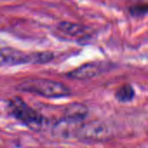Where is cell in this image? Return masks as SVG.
Returning <instances> with one entry per match:
<instances>
[{
    "label": "cell",
    "mask_w": 148,
    "mask_h": 148,
    "mask_svg": "<svg viewBox=\"0 0 148 148\" xmlns=\"http://www.w3.org/2000/svg\"><path fill=\"white\" fill-rule=\"evenodd\" d=\"M89 113L88 107L82 103L73 102L64 110V119L73 123H83Z\"/></svg>",
    "instance_id": "8992f818"
},
{
    "label": "cell",
    "mask_w": 148,
    "mask_h": 148,
    "mask_svg": "<svg viewBox=\"0 0 148 148\" xmlns=\"http://www.w3.org/2000/svg\"><path fill=\"white\" fill-rule=\"evenodd\" d=\"M54 54L51 51L25 52L9 45L0 44V65L42 64L52 61Z\"/></svg>",
    "instance_id": "7a4b0ae2"
},
{
    "label": "cell",
    "mask_w": 148,
    "mask_h": 148,
    "mask_svg": "<svg viewBox=\"0 0 148 148\" xmlns=\"http://www.w3.org/2000/svg\"><path fill=\"white\" fill-rule=\"evenodd\" d=\"M129 14L133 18H143L148 15V3H138L128 8Z\"/></svg>",
    "instance_id": "30bf717a"
},
{
    "label": "cell",
    "mask_w": 148,
    "mask_h": 148,
    "mask_svg": "<svg viewBox=\"0 0 148 148\" xmlns=\"http://www.w3.org/2000/svg\"><path fill=\"white\" fill-rule=\"evenodd\" d=\"M17 89L24 92L49 99L68 97L71 94V90L64 84L45 79H26L18 85Z\"/></svg>",
    "instance_id": "6da1fadb"
},
{
    "label": "cell",
    "mask_w": 148,
    "mask_h": 148,
    "mask_svg": "<svg viewBox=\"0 0 148 148\" xmlns=\"http://www.w3.org/2000/svg\"><path fill=\"white\" fill-rule=\"evenodd\" d=\"M80 124L62 119L53 126V135L59 138H75L77 129Z\"/></svg>",
    "instance_id": "52a82bcc"
},
{
    "label": "cell",
    "mask_w": 148,
    "mask_h": 148,
    "mask_svg": "<svg viewBox=\"0 0 148 148\" xmlns=\"http://www.w3.org/2000/svg\"><path fill=\"white\" fill-rule=\"evenodd\" d=\"M7 108L9 113L13 118L30 129L38 131L46 125V119L45 117L19 97L10 99Z\"/></svg>",
    "instance_id": "3957f363"
},
{
    "label": "cell",
    "mask_w": 148,
    "mask_h": 148,
    "mask_svg": "<svg viewBox=\"0 0 148 148\" xmlns=\"http://www.w3.org/2000/svg\"><path fill=\"white\" fill-rule=\"evenodd\" d=\"M58 29L62 33L71 37H79L86 32V28L81 25L68 21L60 22L58 25Z\"/></svg>",
    "instance_id": "ba28073f"
},
{
    "label": "cell",
    "mask_w": 148,
    "mask_h": 148,
    "mask_svg": "<svg viewBox=\"0 0 148 148\" xmlns=\"http://www.w3.org/2000/svg\"><path fill=\"white\" fill-rule=\"evenodd\" d=\"M135 97V90L131 85H124L120 86L115 92L116 99L120 103H128Z\"/></svg>",
    "instance_id": "9c48e42d"
},
{
    "label": "cell",
    "mask_w": 148,
    "mask_h": 148,
    "mask_svg": "<svg viewBox=\"0 0 148 148\" xmlns=\"http://www.w3.org/2000/svg\"><path fill=\"white\" fill-rule=\"evenodd\" d=\"M112 137V131L108 125L99 120L81 123L76 132L75 138L89 142H102Z\"/></svg>",
    "instance_id": "277c9868"
},
{
    "label": "cell",
    "mask_w": 148,
    "mask_h": 148,
    "mask_svg": "<svg viewBox=\"0 0 148 148\" xmlns=\"http://www.w3.org/2000/svg\"><path fill=\"white\" fill-rule=\"evenodd\" d=\"M108 64L103 62L86 63L69 71L67 73V77L71 79L78 80L90 79L100 75L106 70H108Z\"/></svg>",
    "instance_id": "5b68a950"
}]
</instances>
